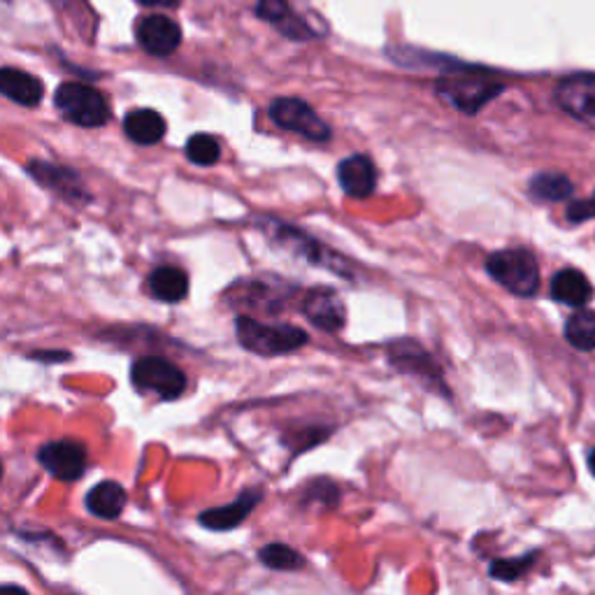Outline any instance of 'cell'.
Instances as JSON below:
<instances>
[{
	"mask_svg": "<svg viewBox=\"0 0 595 595\" xmlns=\"http://www.w3.org/2000/svg\"><path fill=\"white\" fill-rule=\"evenodd\" d=\"M236 333L242 347L259 356H282L302 350L310 335L289 323H261L252 317H238Z\"/></svg>",
	"mask_w": 595,
	"mask_h": 595,
	"instance_id": "1",
	"label": "cell"
},
{
	"mask_svg": "<svg viewBox=\"0 0 595 595\" xmlns=\"http://www.w3.org/2000/svg\"><path fill=\"white\" fill-rule=\"evenodd\" d=\"M489 275L514 296L530 298L540 289V267L526 249H503L487 259Z\"/></svg>",
	"mask_w": 595,
	"mask_h": 595,
	"instance_id": "2",
	"label": "cell"
},
{
	"mask_svg": "<svg viewBox=\"0 0 595 595\" xmlns=\"http://www.w3.org/2000/svg\"><path fill=\"white\" fill-rule=\"evenodd\" d=\"M54 105L75 126L101 128L110 122V105L105 95L80 82H66L56 89Z\"/></svg>",
	"mask_w": 595,
	"mask_h": 595,
	"instance_id": "3",
	"label": "cell"
},
{
	"mask_svg": "<svg viewBox=\"0 0 595 595\" xmlns=\"http://www.w3.org/2000/svg\"><path fill=\"white\" fill-rule=\"evenodd\" d=\"M501 82L491 80L489 75L482 72H447L443 80L437 82V91L443 95V101L454 105L456 110L474 114L482 110L491 99L501 93Z\"/></svg>",
	"mask_w": 595,
	"mask_h": 595,
	"instance_id": "4",
	"label": "cell"
},
{
	"mask_svg": "<svg viewBox=\"0 0 595 595\" xmlns=\"http://www.w3.org/2000/svg\"><path fill=\"white\" fill-rule=\"evenodd\" d=\"M133 387L161 400H178L186 391V375L163 356H142L130 368Z\"/></svg>",
	"mask_w": 595,
	"mask_h": 595,
	"instance_id": "5",
	"label": "cell"
},
{
	"mask_svg": "<svg viewBox=\"0 0 595 595\" xmlns=\"http://www.w3.org/2000/svg\"><path fill=\"white\" fill-rule=\"evenodd\" d=\"M267 233H273V238L277 242H282L286 249H291L294 254L302 256L305 261H310L314 265H323L325 271L337 273L340 277H352L347 261L337 256L333 249L323 247L321 242H317L310 236H305L302 230H296L291 226L279 224V221H267Z\"/></svg>",
	"mask_w": 595,
	"mask_h": 595,
	"instance_id": "6",
	"label": "cell"
},
{
	"mask_svg": "<svg viewBox=\"0 0 595 595\" xmlns=\"http://www.w3.org/2000/svg\"><path fill=\"white\" fill-rule=\"evenodd\" d=\"M271 119L284 128L291 130L296 136H302L312 142H329L331 140V126L325 124L319 114L312 110V105H307L305 101L298 99H277L271 110Z\"/></svg>",
	"mask_w": 595,
	"mask_h": 595,
	"instance_id": "7",
	"label": "cell"
},
{
	"mask_svg": "<svg viewBox=\"0 0 595 595\" xmlns=\"http://www.w3.org/2000/svg\"><path fill=\"white\" fill-rule=\"evenodd\" d=\"M37 460L59 482H77L87 470V447L77 439H56L41 447Z\"/></svg>",
	"mask_w": 595,
	"mask_h": 595,
	"instance_id": "8",
	"label": "cell"
},
{
	"mask_svg": "<svg viewBox=\"0 0 595 595\" xmlns=\"http://www.w3.org/2000/svg\"><path fill=\"white\" fill-rule=\"evenodd\" d=\"M389 361L396 370L416 377L419 381H424L426 387L437 389L439 393H447L439 368L435 366V361L419 347V342L414 340L393 342L389 347Z\"/></svg>",
	"mask_w": 595,
	"mask_h": 595,
	"instance_id": "9",
	"label": "cell"
},
{
	"mask_svg": "<svg viewBox=\"0 0 595 595\" xmlns=\"http://www.w3.org/2000/svg\"><path fill=\"white\" fill-rule=\"evenodd\" d=\"M26 170L37 184H43L45 188L54 191L56 196H61V198L77 203V205H84L91 201L87 188H84V182L80 180V175H77L72 168L35 159L26 165Z\"/></svg>",
	"mask_w": 595,
	"mask_h": 595,
	"instance_id": "10",
	"label": "cell"
},
{
	"mask_svg": "<svg viewBox=\"0 0 595 595\" xmlns=\"http://www.w3.org/2000/svg\"><path fill=\"white\" fill-rule=\"evenodd\" d=\"M556 103H559L572 119L595 130V77L574 75L568 77L556 89Z\"/></svg>",
	"mask_w": 595,
	"mask_h": 595,
	"instance_id": "11",
	"label": "cell"
},
{
	"mask_svg": "<svg viewBox=\"0 0 595 595\" xmlns=\"http://www.w3.org/2000/svg\"><path fill=\"white\" fill-rule=\"evenodd\" d=\"M302 314L312 325H317V329L329 333H337L344 321H347V310H344L340 296L331 289H323V286L305 294Z\"/></svg>",
	"mask_w": 595,
	"mask_h": 595,
	"instance_id": "12",
	"label": "cell"
},
{
	"mask_svg": "<svg viewBox=\"0 0 595 595\" xmlns=\"http://www.w3.org/2000/svg\"><path fill=\"white\" fill-rule=\"evenodd\" d=\"M140 47L151 56H170L182 43V28L163 14L142 16L136 28Z\"/></svg>",
	"mask_w": 595,
	"mask_h": 595,
	"instance_id": "13",
	"label": "cell"
},
{
	"mask_svg": "<svg viewBox=\"0 0 595 595\" xmlns=\"http://www.w3.org/2000/svg\"><path fill=\"white\" fill-rule=\"evenodd\" d=\"M340 186L352 198H368L375 194L377 186V170L375 163L363 157V153H354V157L344 159L337 168Z\"/></svg>",
	"mask_w": 595,
	"mask_h": 595,
	"instance_id": "14",
	"label": "cell"
},
{
	"mask_svg": "<svg viewBox=\"0 0 595 595\" xmlns=\"http://www.w3.org/2000/svg\"><path fill=\"white\" fill-rule=\"evenodd\" d=\"M261 503V491H244L236 503H228L221 507H213L205 510L201 514V526L209 528V530H233L240 524H244V519L249 514L254 512V507Z\"/></svg>",
	"mask_w": 595,
	"mask_h": 595,
	"instance_id": "15",
	"label": "cell"
},
{
	"mask_svg": "<svg viewBox=\"0 0 595 595\" xmlns=\"http://www.w3.org/2000/svg\"><path fill=\"white\" fill-rule=\"evenodd\" d=\"M0 93H3L5 99L14 101L16 105L35 107L43 101L45 87L31 72H24L19 68H0Z\"/></svg>",
	"mask_w": 595,
	"mask_h": 595,
	"instance_id": "16",
	"label": "cell"
},
{
	"mask_svg": "<svg viewBox=\"0 0 595 595\" xmlns=\"http://www.w3.org/2000/svg\"><path fill=\"white\" fill-rule=\"evenodd\" d=\"M551 298L570 307H586L593 300V284L574 267H565L551 277Z\"/></svg>",
	"mask_w": 595,
	"mask_h": 595,
	"instance_id": "17",
	"label": "cell"
},
{
	"mask_svg": "<svg viewBox=\"0 0 595 595\" xmlns=\"http://www.w3.org/2000/svg\"><path fill=\"white\" fill-rule=\"evenodd\" d=\"M147 289L151 298H157L161 302L175 305L186 298L188 294V275L182 271V267L175 265H161L157 271H151L147 279Z\"/></svg>",
	"mask_w": 595,
	"mask_h": 595,
	"instance_id": "18",
	"label": "cell"
},
{
	"mask_svg": "<svg viewBox=\"0 0 595 595\" xmlns=\"http://www.w3.org/2000/svg\"><path fill=\"white\" fill-rule=\"evenodd\" d=\"M126 503H128L126 489L117 482H101L87 493V510L95 516V519L105 522L119 519Z\"/></svg>",
	"mask_w": 595,
	"mask_h": 595,
	"instance_id": "19",
	"label": "cell"
},
{
	"mask_svg": "<svg viewBox=\"0 0 595 595\" xmlns=\"http://www.w3.org/2000/svg\"><path fill=\"white\" fill-rule=\"evenodd\" d=\"M126 136L138 145H157L165 136V119L157 110H133L124 119Z\"/></svg>",
	"mask_w": 595,
	"mask_h": 595,
	"instance_id": "20",
	"label": "cell"
},
{
	"mask_svg": "<svg viewBox=\"0 0 595 595\" xmlns=\"http://www.w3.org/2000/svg\"><path fill=\"white\" fill-rule=\"evenodd\" d=\"M530 196L535 201H545V203H559L572 196V182L561 175V172H540V175H535L530 180Z\"/></svg>",
	"mask_w": 595,
	"mask_h": 595,
	"instance_id": "21",
	"label": "cell"
},
{
	"mask_svg": "<svg viewBox=\"0 0 595 595\" xmlns=\"http://www.w3.org/2000/svg\"><path fill=\"white\" fill-rule=\"evenodd\" d=\"M565 340L580 352L595 350V312L577 310L565 321Z\"/></svg>",
	"mask_w": 595,
	"mask_h": 595,
	"instance_id": "22",
	"label": "cell"
},
{
	"mask_svg": "<svg viewBox=\"0 0 595 595\" xmlns=\"http://www.w3.org/2000/svg\"><path fill=\"white\" fill-rule=\"evenodd\" d=\"M259 559L265 568L271 570H279V572H294V570H300L305 565V559L302 556L289 547V545H282V542H273V545H265L261 551H259Z\"/></svg>",
	"mask_w": 595,
	"mask_h": 595,
	"instance_id": "23",
	"label": "cell"
},
{
	"mask_svg": "<svg viewBox=\"0 0 595 595\" xmlns=\"http://www.w3.org/2000/svg\"><path fill=\"white\" fill-rule=\"evenodd\" d=\"M186 159L196 165H215L221 159V145L213 136L188 138Z\"/></svg>",
	"mask_w": 595,
	"mask_h": 595,
	"instance_id": "24",
	"label": "cell"
},
{
	"mask_svg": "<svg viewBox=\"0 0 595 595\" xmlns=\"http://www.w3.org/2000/svg\"><path fill=\"white\" fill-rule=\"evenodd\" d=\"M302 497H305V505L319 503V507L333 510L340 503V489L331 482V479H314V482L307 484Z\"/></svg>",
	"mask_w": 595,
	"mask_h": 595,
	"instance_id": "25",
	"label": "cell"
},
{
	"mask_svg": "<svg viewBox=\"0 0 595 595\" xmlns=\"http://www.w3.org/2000/svg\"><path fill=\"white\" fill-rule=\"evenodd\" d=\"M537 553H528V556H519V559H497L491 563L489 572L493 580H501V582H514L519 580L524 572H528V568L533 565Z\"/></svg>",
	"mask_w": 595,
	"mask_h": 595,
	"instance_id": "26",
	"label": "cell"
},
{
	"mask_svg": "<svg viewBox=\"0 0 595 595\" xmlns=\"http://www.w3.org/2000/svg\"><path fill=\"white\" fill-rule=\"evenodd\" d=\"M256 14L261 19H265V22H273V24L282 26L294 12H291L289 0H259Z\"/></svg>",
	"mask_w": 595,
	"mask_h": 595,
	"instance_id": "27",
	"label": "cell"
},
{
	"mask_svg": "<svg viewBox=\"0 0 595 595\" xmlns=\"http://www.w3.org/2000/svg\"><path fill=\"white\" fill-rule=\"evenodd\" d=\"M595 217V194L586 201H577L568 207V219L574 224H582Z\"/></svg>",
	"mask_w": 595,
	"mask_h": 595,
	"instance_id": "28",
	"label": "cell"
},
{
	"mask_svg": "<svg viewBox=\"0 0 595 595\" xmlns=\"http://www.w3.org/2000/svg\"><path fill=\"white\" fill-rule=\"evenodd\" d=\"M31 356L37 358V361H43V363H64V361L70 358L68 352H33Z\"/></svg>",
	"mask_w": 595,
	"mask_h": 595,
	"instance_id": "29",
	"label": "cell"
},
{
	"mask_svg": "<svg viewBox=\"0 0 595 595\" xmlns=\"http://www.w3.org/2000/svg\"><path fill=\"white\" fill-rule=\"evenodd\" d=\"M145 8H175L180 0H138Z\"/></svg>",
	"mask_w": 595,
	"mask_h": 595,
	"instance_id": "30",
	"label": "cell"
},
{
	"mask_svg": "<svg viewBox=\"0 0 595 595\" xmlns=\"http://www.w3.org/2000/svg\"><path fill=\"white\" fill-rule=\"evenodd\" d=\"M0 595H31L28 591H24L22 586H0Z\"/></svg>",
	"mask_w": 595,
	"mask_h": 595,
	"instance_id": "31",
	"label": "cell"
},
{
	"mask_svg": "<svg viewBox=\"0 0 595 595\" xmlns=\"http://www.w3.org/2000/svg\"><path fill=\"white\" fill-rule=\"evenodd\" d=\"M588 470H591V474L595 477V449L588 451Z\"/></svg>",
	"mask_w": 595,
	"mask_h": 595,
	"instance_id": "32",
	"label": "cell"
},
{
	"mask_svg": "<svg viewBox=\"0 0 595 595\" xmlns=\"http://www.w3.org/2000/svg\"><path fill=\"white\" fill-rule=\"evenodd\" d=\"M52 3H56V5H66L68 0H52Z\"/></svg>",
	"mask_w": 595,
	"mask_h": 595,
	"instance_id": "33",
	"label": "cell"
},
{
	"mask_svg": "<svg viewBox=\"0 0 595 595\" xmlns=\"http://www.w3.org/2000/svg\"><path fill=\"white\" fill-rule=\"evenodd\" d=\"M0 477H3V460H0Z\"/></svg>",
	"mask_w": 595,
	"mask_h": 595,
	"instance_id": "34",
	"label": "cell"
}]
</instances>
